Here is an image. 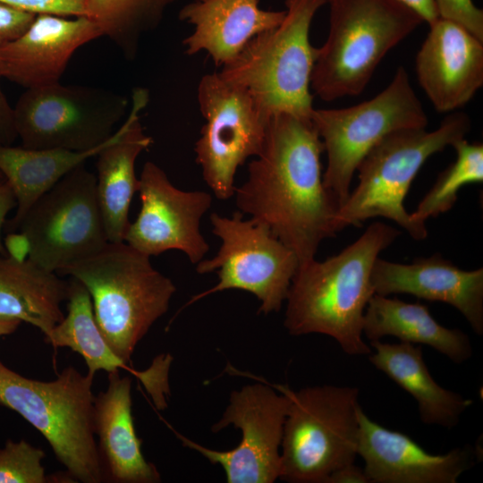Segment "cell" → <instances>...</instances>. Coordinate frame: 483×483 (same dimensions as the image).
Returning <instances> with one entry per match:
<instances>
[{"label":"cell","mask_w":483,"mask_h":483,"mask_svg":"<svg viewBox=\"0 0 483 483\" xmlns=\"http://www.w3.org/2000/svg\"><path fill=\"white\" fill-rule=\"evenodd\" d=\"M371 282L375 293L411 294L447 303L464 317L478 335H483V268L463 270L436 253L410 264L376 259Z\"/></svg>","instance_id":"19"},{"label":"cell","mask_w":483,"mask_h":483,"mask_svg":"<svg viewBox=\"0 0 483 483\" xmlns=\"http://www.w3.org/2000/svg\"><path fill=\"white\" fill-rule=\"evenodd\" d=\"M290 402L287 386L265 382L233 391L221 419L211 428L218 432L233 425L241 430L242 440L232 450L209 449L175 435L184 446L221 465L228 483H273L280 476L281 443Z\"/></svg>","instance_id":"14"},{"label":"cell","mask_w":483,"mask_h":483,"mask_svg":"<svg viewBox=\"0 0 483 483\" xmlns=\"http://www.w3.org/2000/svg\"><path fill=\"white\" fill-rule=\"evenodd\" d=\"M329 30L317 47L310 89L324 101L360 95L386 55L423 21L399 0H328Z\"/></svg>","instance_id":"4"},{"label":"cell","mask_w":483,"mask_h":483,"mask_svg":"<svg viewBox=\"0 0 483 483\" xmlns=\"http://www.w3.org/2000/svg\"><path fill=\"white\" fill-rule=\"evenodd\" d=\"M326 483H369V479L363 468L352 462L334 470Z\"/></svg>","instance_id":"35"},{"label":"cell","mask_w":483,"mask_h":483,"mask_svg":"<svg viewBox=\"0 0 483 483\" xmlns=\"http://www.w3.org/2000/svg\"><path fill=\"white\" fill-rule=\"evenodd\" d=\"M4 175L2 174V173L0 172V182L4 181Z\"/></svg>","instance_id":"39"},{"label":"cell","mask_w":483,"mask_h":483,"mask_svg":"<svg viewBox=\"0 0 483 483\" xmlns=\"http://www.w3.org/2000/svg\"><path fill=\"white\" fill-rule=\"evenodd\" d=\"M66 301L67 315L44 335L54 348L68 347L84 359L88 373L95 376L98 370L107 373L123 369L137 376L144 384L158 408L165 405L167 372L171 357L157 359L148 370L139 372L130 368L109 347L95 321L90 296L77 280L69 282Z\"/></svg>","instance_id":"23"},{"label":"cell","mask_w":483,"mask_h":483,"mask_svg":"<svg viewBox=\"0 0 483 483\" xmlns=\"http://www.w3.org/2000/svg\"><path fill=\"white\" fill-rule=\"evenodd\" d=\"M311 121L326 153L323 183L339 208L348 199L357 167L377 143L393 131L424 129L428 123L402 66L373 98L344 108H314Z\"/></svg>","instance_id":"9"},{"label":"cell","mask_w":483,"mask_h":483,"mask_svg":"<svg viewBox=\"0 0 483 483\" xmlns=\"http://www.w3.org/2000/svg\"><path fill=\"white\" fill-rule=\"evenodd\" d=\"M362 332L370 342L394 336L403 343L430 346L455 364L467 361L473 353L469 335L440 325L427 305L376 293L365 309Z\"/></svg>","instance_id":"25"},{"label":"cell","mask_w":483,"mask_h":483,"mask_svg":"<svg viewBox=\"0 0 483 483\" xmlns=\"http://www.w3.org/2000/svg\"><path fill=\"white\" fill-rule=\"evenodd\" d=\"M414 10L428 25L438 18V13L434 0H399Z\"/></svg>","instance_id":"37"},{"label":"cell","mask_w":483,"mask_h":483,"mask_svg":"<svg viewBox=\"0 0 483 483\" xmlns=\"http://www.w3.org/2000/svg\"><path fill=\"white\" fill-rule=\"evenodd\" d=\"M101 36L88 16L37 14L19 38L0 45L1 76L25 89L59 82L74 52Z\"/></svg>","instance_id":"18"},{"label":"cell","mask_w":483,"mask_h":483,"mask_svg":"<svg viewBox=\"0 0 483 483\" xmlns=\"http://www.w3.org/2000/svg\"><path fill=\"white\" fill-rule=\"evenodd\" d=\"M21 324L18 318L0 316V337L13 334Z\"/></svg>","instance_id":"38"},{"label":"cell","mask_w":483,"mask_h":483,"mask_svg":"<svg viewBox=\"0 0 483 483\" xmlns=\"http://www.w3.org/2000/svg\"><path fill=\"white\" fill-rule=\"evenodd\" d=\"M138 192L140 210L123 242L149 257L176 250L192 264L202 260L209 245L200 231V222L211 208L212 195L175 187L151 161L143 165Z\"/></svg>","instance_id":"15"},{"label":"cell","mask_w":483,"mask_h":483,"mask_svg":"<svg viewBox=\"0 0 483 483\" xmlns=\"http://www.w3.org/2000/svg\"><path fill=\"white\" fill-rule=\"evenodd\" d=\"M440 18L456 22L483 41V11L473 0H434Z\"/></svg>","instance_id":"31"},{"label":"cell","mask_w":483,"mask_h":483,"mask_svg":"<svg viewBox=\"0 0 483 483\" xmlns=\"http://www.w3.org/2000/svg\"><path fill=\"white\" fill-rule=\"evenodd\" d=\"M128 104L109 89L60 81L25 89L13 106L17 137L30 149L89 150L114 133Z\"/></svg>","instance_id":"10"},{"label":"cell","mask_w":483,"mask_h":483,"mask_svg":"<svg viewBox=\"0 0 483 483\" xmlns=\"http://www.w3.org/2000/svg\"><path fill=\"white\" fill-rule=\"evenodd\" d=\"M148 98L147 89H133L126 120L97 156L96 192L109 242H123L131 224L129 209L139 189L136 160L153 141L145 133L140 116Z\"/></svg>","instance_id":"20"},{"label":"cell","mask_w":483,"mask_h":483,"mask_svg":"<svg viewBox=\"0 0 483 483\" xmlns=\"http://www.w3.org/2000/svg\"><path fill=\"white\" fill-rule=\"evenodd\" d=\"M18 230L27 258L49 272L103 249L109 242L96 175L84 165L76 167L31 206Z\"/></svg>","instance_id":"12"},{"label":"cell","mask_w":483,"mask_h":483,"mask_svg":"<svg viewBox=\"0 0 483 483\" xmlns=\"http://www.w3.org/2000/svg\"><path fill=\"white\" fill-rule=\"evenodd\" d=\"M16 207V199L13 191L8 182L4 180L0 182V254L7 255L2 239V229L5 222V217L11 209Z\"/></svg>","instance_id":"36"},{"label":"cell","mask_w":483,"mask_h":483,"mask_svg":"<svg viewBox=\"0 0 483 483\" xmlns=\"http://www.w3.org/2000/svg\"><path fill=\"white\" fill-rule=\"evenodd\" d=\"M360 389L323 385L290 389L284 424L279 479L326 483L358 455Z\"/></svg>","instance_id":"8"},{"label":"cell","mask_w":483,"mask_h":483,"mask_svg":"<svg viewBox=\"0 0 483 483\" xmlns=\"http://www.w3.org/2000/svg\"><path fill=\"white\" fill-rule=\"evenodd\" d=\"M327 1L284 0L282 22L251 38L218 72L245 89L267 119L277 113L311 118L310 79L317 47L310 44L309 30Z\"/></svg>","instance_id":"6"},{"label":"cell","mask_w":483,"mask_h":483,"mask_svg":"<svg viewBox=\"0 0 483 483\" xmlns=\"http://www.w3.org/2000/svg\"><path fill=\"white\" fill-rule=\"evenodd\" d=\"M0 2L35 14L88 16L87 0H0Z\"/></svg>","instance_id":"32"},{"label":"cell","mask_w":483,"mask_h":483,"mask_svg":"<svg viewBox=\"0 0 483 483\" xmlns=\"http://www.w3.org/2000/svg\"><path fill=\"white\" fill-rule=\"evenodd\" d=\"M372 365L386 375L417 402L419 418L427 425L453 428L473 401L441 386L431 376L420 345L371 341Z\"/></svg>","instance_id":"24"},{"label":"cell","mask_w":483,"mask_h":483,"mask_svg":"<svg viewBox=\"0 0 483 483\" xmlns=\"http://www.w3.org/2000/svg\"><path fill=\"white\" fill-rule=\"evenodd\" d=\"M17 138L13 107L9 104L0 84V146H11Z\"/></svg>","instance_id":"34"},{"label":"cell","mask_w":483,"mask_h":483,"mask_svg":"<svg viewBox=\"0 0 483 483\" xmlns=\"http://www.w3.org/2000/svg\"><path fill=\"white\" fill-rule=\"evenodd\" d=\"M69 282L34 264L0 254V316L20 319L47 335L64 317Z\"/></svg>","instance_id":"26"},{"label":"cell","mask_w":483,"mask_h":483,"mask_svg":"<svg viewBox=\"0 0 483 483\" xmlns=\"http://www.w3.org/2000/svg\"><path fill=\"white\" fill-rule=\"evenodd\" d=\"M57 273L72 276L87 289L100 333L127 364L139 342L166 313L176 292L173 281L152 266L149 256L124 242H108Z\"/></svg>","instance_id":"3"},{"label":"cell","mask_w":483,"mask_h":483,"mask_svg":"<svg viewBox=\"0 0 483 483\" xmlns=\"http://www.w3.org/2000/svg\"><path fill=\"white\" fill-rule=\"evenodd\" d=\"M113 135L103 144L83 151L0 146V172L16 199V211L5 226L6 232H16L31 206L66 174L97 157Z\"/></svg>","instance_id":"27"},{"label":"cell","mask_w":483,"mask_h":483,"mask_svg":"<svg viewBox=\"0 0 483 483\" xmlns=\"http://www.w3.org/2000/svg\"><path fill=\"white\" fill-rule=\"evenodd\" d=\"M94 376L69 366L52 381L20 375L0 360V406L32 425L75 482H105L94 425Z\"/></svg>","instance_id":"5"},{"label":"cell","mask_w":483,"mask_h":483,"mask_svg":"<svg viewBox=\"0 0 483 483\" xmlns=\"http://www.w3.org/2000/svg\"><path fill=\"white\" fill-rule=\"evenodd\" d=\"M45 452L26 440L8 439L0 448V483H49L55 476H47L42 461Z\"/></svg>","instance_id":"30"},{"label":"cell","mask_w":483,"mask_h":483,"mask_svg":"<svg viewBox=\"0 0 483 483\" xmlns=\"http://www.w3.org/2000/svg\"><path fill=\"white\" fill-rule=\"evenodd\" d=\"M470 129L468 114L455 111L434 131L403 129L385 136L357 167L359 183L338 209L337 231L380 216L395 222L414 240L426 239L427 228L411 221L403 200L427 159L465 138Z\"/></svg>","instance_id":"7"},{"label":"cell","mask_w":483,"mask_h":483,"mask_svg":"<svg viewBox=\"0 0 483 483\" xmlns=\"http://www.w3.org/2000/svg\"><path fill=\"white\" fill-rule=\"evenodd\" d=\"M176 0H87L88 17L121 50L133 59L142 37L161 21Z\"/></svg>","instance_id":"28"},{"label":"cell","mask_w":483,"mask_h":483,"mask_svg":"<svg viewBox=\"0 0 483 483\" xmlns=\"http://www.w3.org/2000/svg\"><path fill=\"white\" fill-rule=\"evenodd\" d=\"M106 391L95 396L94 425L105 482L157 483L161 476L141 450L131 412V379L108 373Z\"/></svg>","instance_id":"22"},{"label":"cell","mask_w":483,"mask_h":483,"mask_svg":"<svg viewBox=\"0 0 483 483\" xmlns=\"http://www.w3.org/2000/svg\"><path fill=\"white\" fill-rule=\"evenodd\" d=\"M323 152L311 118L275 114L246 180L234 190L238 210L265 225L299 266L314 259L320 243L338 232L339 207L323 183Z\"/></svg>","instance_id":"1"},{"label":"cell","mask_w":483,"mask_h":483,"mask_svg":"<svg viewBox=\"0 0 483 483\" xmlns=\"http://www.w3.org/2000/svg\"><path fill=\"white\" fill-rule=\"evenodd\" d=\"M210 223L221 244L215 257L196 264V271L216 272L218 282L194 295L186 306L209 294L237 289L259 301V312L267 315L280 310L299 267L294 252L265 225L245 219L240 211L230 217L214 212Z\"/></svg>","instance_id":"11"},{"label":"cell","mask_w":483,"mask_h":483,"mask_svg":"<svg viewBox=\"0 0 483 483\" xmlns=\"http://www.w3.org/2000/svg\"><path fill=\"white\" fill-rule=\"evenodd\" d=\"M285 10L259 7V0H194L179 12V20L193 26L182 44L185 54L206 52L216 65L233 60L255 36L277 27Z\"/></svg>","instance_id":"21"},{"label":"cell","mask_w":483,"mask_h":483,"mask_svg":"<svg viewBox=\"0 0 483 483\" xmlns=\"http://www.w3.org/2000/svg\"><path fill=\"white\" fill-rule=\"evenodd\" d=\"M197 98L205 119L195 143L196 162L217 199H231L238 168L260 152L268 119L243 88L218 72L200 79Z\"/></svg>","instance_id":"13"},{"label":"cell","mask_w":483,"mask_h":483,"mask_svg":"<svg viewBox=\"0 0 483 483\" xmlns=\"http://www.w3.org/2000/svg\"><path fill=\"white\" fill-rule=\"evenodd\" d=\"M358 455L369 483H456L482 457L479 445L433 454L411 436L386 428L359 410Z\"/></svg>","instance_id":"16"},{"label":"cell","mask_w":483,"mask_h":483,"mask_svg":"<svg viewBox=\"0 0 483 483\" xmlns=\"http://www.w3.org/2000/svg\"><path fill=\"white\" fill-rule=\"evenodd\" d=\"M400 234L395 227L374 222L340 253L300 265L285 300L287 332L292 336L322 334L349 355H369L372 349L363 340L362 326L375 294L373 265Z\"/></svg>","instance_id":"2"},{"label":"cell","mask_w":483,"mask_h":483,"mask_svg":"<svg viewBox=\"0 0 483 483\" xmlns=\"http://www.w3.org/2000/svg\"><path fill=\"white\" fill-rule=\"evenodd\" d=\"M36 15L0 2V45L19 38L30 26Z\"/></svg>","instance_id":"33"},{"label":"cell","mask_w":483,"mask_h":483,"mask_svg":"<svg viewBox=\"0 0 483 483\" xmlns=\"http://www.w3.org/2000/svg\"><path fill=\"white\" fill-rule=\"evenodd\" d=\"M452 147L456 158L437 177L436 182L410 214L411 221L421 228L429 217H436L450 210L455 204L458 191L466 184L483 182V145L470 143L465 138Z\"/></svg>","instance_id":"29"},{"label":"cell","mask_w":483,"mask_h":483,"mask_svg":"<svg viewBox=\"0 0 483 483\" xmlns=\"http://www.w3.org/2000/svg\"><path fill=\"white\" fill-rule=\"evenodd\" d=\"M415 58L419 83L438 113L463 107L483 85V41L438 18Z\"/></svg>","instance_id":"17"}]
</instances>
